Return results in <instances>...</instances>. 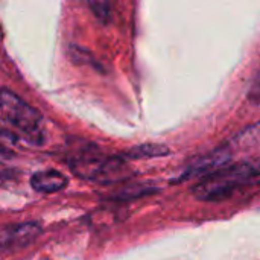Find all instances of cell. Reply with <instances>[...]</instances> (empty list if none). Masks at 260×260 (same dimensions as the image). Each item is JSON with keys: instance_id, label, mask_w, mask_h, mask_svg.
Returning a JSON list of instances; mask_svg holds the SVG:
<instances>
[{"instance_id": "obj_9", "label": "cell", "mask_w": 260, "mask_h": 260, "mask_svg": "<svg viewBox=\"0 0 260 260\" xmlns=\"http://www.w3.org/2000/svg\"><path fill=\"white\" fill-rule=\"evenodd\" d=\"M88 6L101 24H108L111 21V3L110 0H88Z\"/></svg>"}, {"instance_id": "obj_6", "label": "cell", "mask_w": 260, "mask_h": 260, "mask_svg": "<svg viewBox=\"0 0 260 260\" xmlns=\"http://www.w3.org/2000/svg\"><path fill=\"white\" fill-rule=\"evenodd\" d=\"M69 184V180L64 174L55 171V169H47V171H40L35 172L30 177V186L34 190L41 192V193H55L61 192L66 189Z\"/></svg>"}, {"instance_id": "obj_5", "label": "cell", "mask_w": 260, "mask_h": 260, "mask_svg": "<svg viewBox=\"0 0 260 260\" xmlns=\"http://www.w3.org/2000/svg\"><path fill=\"white\" fill-rule=\"evenodd\" d=\"M41 232V225L37 222L3 225L0 227V248H23L32 244Z\"/></svg>"}, {"instance_id": "obj_7", "label": "cell", "mask_w": 260, "mask_h": 260, "mask_svg": "<svg viewBox=\"0 0 260 260\" xmlns=\"http://www.w3.org/2000/svg\"><path fill=\"white\" fill-rule=\"evenodd\" d=\"M171 151L165 145H157V143H145L134 146L123 152V158L129 160H140V158H155V157H165Z\"/></svg>"}, {"instance_id": "obj_13", "label": "cell", "mask_w": 260, "mask_h": 260, "mask_svg": "<svg viewBox=\"0 0 260 260\" xmlns=\"http://www.w3.org/2000/svg\"><path fill=\"white\" fill-rule=\"evenodd\" d=\"M0 133H3V126H2V122H0Z\"/></svg>"}, {"instance_id": "obj_3", "label": "cell", "mask_w": 260, "mask_h": 260, "mask_svg": "<svg viewBox=\"0 0 260 260\" xmlns=\"http://www.w3.org/2000/svg\"><path fill=\"white\" fill-rule=\"evenodd\" d=\"M72 172L84 180L99 184H113L131 175L123 157H107L99 151H82L70 158Z\"/></svg>"}, {"instance_id": "obj_10", "label": "cell", "mask_w": 260, "mask_h": 260, "mask_svg": "<svg viewBox=\"0 0 260 260\" xmlns=\"http://www.w3.org/2000/svg\"><path fill=\"white\" fill-rule=\"evenodd\" d=\"M248 101L254 105H260V72L251 81V85L248 90Z\"/></svg>"}, {"instance_id": "obj_12", "label": "cell", "mask_w": 260, "mask_h": 260, "mask_svg": "<svg viewBox=\"0 0 260 260\" xmlns=\"http://www.w3.org/2000/svg\"><path fill=\"white\" fill-rule=\"evenodd\" d=\"M5 178H6V171L0 168V183H2V181H3Z\"/></svg>"}, {"instance_id": "obj_2", "label": "cell", "mask_w": 260, "mask_h": 260, "mask_svg": "<svg viewBox=\"0 0 260 260\" xmlns=\"http://www.w3.org/2000/svg\"><path fill=\"white\" fill-rule=\"evenodd\" d=\"M0 116L17 136L32 145L44 143L41 113L8 88L0 90Z\"/></svg>"}, {"instance_id": "obj_8", "label": "cell", "mask_w": 260, "mask_h": 260, "mask_svg": "<svg viewBox=\"0 0 260 260\" xmlns=\"http://www.w3.org/2000/svg\"><path fill=\"white\" fill-rule=\"evenodd\" d=\"M67 53H69V58L73 64L87 66V67H93L94 70L104 72V67L101 66V62L94 58V55L88 49H84V47L76 46V44H70L67 49Z\"/></svg>"}, {"instance_id": "obj_4", "label": "cell", "mask_w": 260, "mask_h": 260, "mask_svg": "<svg viewBox=\"0 0 260 260\" xmlns=\"http://www.w3.org/2000/svg\"><path fill=\"white\" fill-rule=\"evenodd\" d=\"M232 160V151L229 148H219L215 149L213 152H209L206 155H201L198 158H195L190 165H187L186 171L181 174V177L177 180L178 183L190 180V178H203L215 171H218L219 168L229 165V161Z\"/></svg>"}, {"instance_id": "obj_11", "label": "cell", "mask_w": 260, "mask_h": 260, "mask_svg": "<svg viewBox=\"0 0 260 260\" xmlns=\"http://www.w3.org/2000/svg\"><path fill=\"white\" fill-rule=\"evenodd\" d=\"M6 154H9V151H8V149L0 143V155H6Z\"/></svg>"}, {"instance_id": "obj_1", "label": "cell", "mask_w": 260, "mask_h": 260, "mask_svg": "<svg viewBox=\"0 0 260 260\" xmlns=\"http://www.w3.org/2000/svg\"><path fill=\"white\" fill-rule=\"evenodd\" d=\"M259 169L250 163L225 165L218 171L203 177L201 183L193 187V195L200 201L219 203L229 200L241 186L254 178Z\"/></svg>"}]
</instances>
